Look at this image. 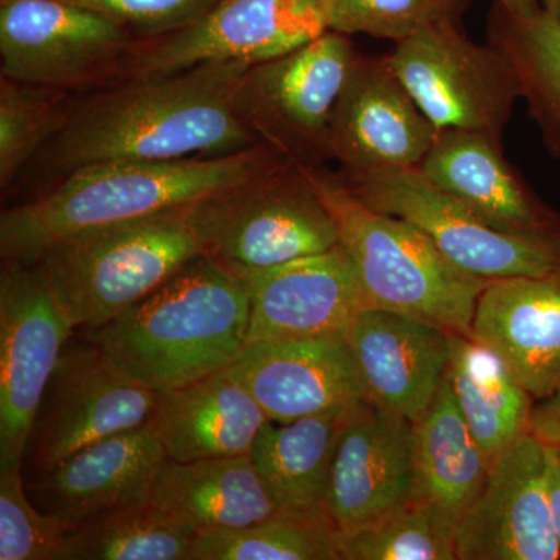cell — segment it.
Wrapping results in <instances>:
<instances>
[{"mask_svg":"<svg viewBox=\"0 0 560 560\" xmlns=\"http://www.w3.org/2000/svg\"><path fill=\"white\" fill-rule=\"evenodd\" d=\"M138 38L117 22L65 0H0L5 79L66 92L119 80Z\"/></svg>","mask_w":560,"mask_h":560,"instance_id":"cell-10","label":"cell"},{"mask_svg":"<svg viewBox=\"0 0 560 560\" xmlns=\"http://www.w3.org/2000/svg\"><path fill=\"white\" fill-rule=\"evenodd\" d=\"M194 206L81 232L32 261L70 326H105L205 256Z\"/></svg>","mask_w":560,"mask_h":560,"instance_id":"cell-5","label":"cell"},{"mask_svg":"<svg viewBox=\"0 0 560 560\" xmlns=\"http://www.w3.org/2000/svg\"><path fill=\"white\" fill-rule=\"evenodd\" d=\"M249 315L241 279L205 254L83 335L136 382L167 393L226 370L248 341Z\"/></svg>","mask_w":560,"mask_h":560,"instance_id":"cell-3","label":"cell"},{"mask_svg":"<svg viewBox=\"0 0 560 560\" xmlns=\"http://www.w3.org/2000/svg\"><path fill=\"white\" fill-rule=\"evenodd\" d=\"M70 92L0 80V187L9 189L60 130Z\"/></svg>","mask_w":560,"mask_h":560,"instance_id":"cell-31","label":"cell"},{"mask_svg":"<svg viewBox=\"0 0 560 560\" xmlns=\"http://www.w3.org/2000/svg\"><path fill=\"white\" fill-rule=\"evenodd\" d=\"M73 329L38 265L0 272V467H22L44 390Z\"/></svg>","mask_w":560,"mask_h":560,"instance_id":"cell-13","label":"cell"},{"mask_svg":"<svg viewBox=\"0 0 560 560\" xmlns=\"http://www.w3.org/2000/svg\"><path fill=\"white\" fill-rule=\"evenodd\" d=\"M160 393L110 363L97 345L70 338L44 390L22 474H39L86 445L150 422Z\"/></svg>","mask_w":560,"mask_h":560,"instance_id":"cell-11","label":"cell"},{"mask_svg":"<svg viewBox=\"0 0 560 560\" xmlns=\"http://www.w3.org/2000/svg\"><path fill=\"white\" fill-rule=\"evenodd\" d=\"M489 43L511 61L541 143L560 161V22L545 9L518 16L495 5Z\"/></svg>","mask_w":560,"mask_h":560,"instance_id":"cell-28","label":"cell"},{"mask_svg":"<svg viewBox=\"0 0 560 560\" xmlns=\"http://www.w3.org/2000/svg\"><path fill=\"white\" fill-rule=\"evenodd\" d=\"M368 208L411 223L463 270L488 280L560 270V238H528L493 230L419 167L335 173Z\"/></svg>","mask_w":560,"mask_h":560,"instance_id":"cell-8","label":"cell"},{"mask_svg":"<svg viewBox=\"0 0 560 560\" xmlns=\"http://www.w3.org/2000/svg\"><path fill=\"white\" fill-rule=\"evenodd\" d=\"M495 2L501 9L510 11L512 14H518V16H526V14H533L544 9L541 0H495Z\"/></svg>","mask_w":560,"mask_h":560,"instance_id":"cell-38","label":"cell"},{"mask_svg":"<svg viewBox=\"0 0 560 560\" xmlns=\"http://www.w3.org/2000/svg\"><path fill=\"white\" fill-rule=\"evenodd\" d=\"M393 68L438 130L481 131L504 139L521 83L492 43H474L456 21L430 22L396 43Z\"/></svg>","mask_w":560,"mask_h":560,"instance_id":"cell-9","label":"cell"},{"mask_svg":"<svg viewBox=\"0 0 560 560\" xmlns=\"http://www.w3.org/2000/svg\"><path fill=\"white\" fill-rule=\"evenodd\" d=\"M438 131L401 83L389 54L359 51L331 116V161L340 173L419 167Z\"/></svg>","mask_w":560,"mask_h":560,"instance_id":"cell-15","label":"cell"},{"mask_svg":"<svg viewBox=\"0 0 560 560\" xmlns=\"http://www.w3.org/2000/svg\"><path fill=\"white\" fill-rule=\"evenodd\" d=\"M548 0H541V7L547 5Z\"/></svg>","mask_w":560,"mask_h":560,"instance_id":"cell-40","label":"cell"},{"mask_svg":"<svg viewBox=\"0 0 560 560\" xmlns=\"http://www.w3.org/2000/svg\"><path fill=\"white\" fill-rule=\"evenodd\" d=\"M338 548L340 560H458L455 528L418 501L340 533Z\"/></svg>","mask_w":560,"mask_h":560,"instance_id":"cell-32","label":"cell"},{"mask_svg":"<svg viewBox=\"0 0 560 560\" xmlns=\"http://www.w3.org/2000/svg\"><path fill=\"white\" fill-rule=\"evenodd\" d=\"M445 381L490 464L530 434L536 399L488 346L451 334Z\"/></svg>","mask_w":560,"mask_h":560,"instance_id":"cell-27","label":"cell"},{"mask_svg":"<svg viewBox=\"0 0 560 560\" xmlns=\"http://www.w3.org/2000/svg\"><path fill=\"white\" fill-rule=\"evenodd\" d=\"M530 434L545 445L560 447V385L551 396L534 405L530 416Z\"/></svg>","mask_w":560,"mask_h":560,"instance_id":"cell-36","label":"cell"},{"mask_svg":"<svg viewBox=\"0 0 560 560\" xmlns=\"http://www.w3.org/2000/svg\"><path fill=\"white\" fill-rule=\"evenodd\" d=\"M548 492H550L552 517L560 540V447L547 445Z\"/></svg>","mask_w":560,"mask_h":560,"instance_id":"cell-37","label":"cell"},{"mask_svg":"<svg viewBox=\"0 0 560 560\" xmlns=\"http://www.w3.org/2000/svg\"><path fill=\"white\" fill-rule=\"evenodd\" d=\"M371 307L401 313L471 338L490 280L463 270L408 221L368 208L326 168H311Z\"/></svg>","mask_w":560,"mask_h":560,"instance_id":"cell-4","label":"cell"},{"mask_svg":"<svg viewBox=\"0 0 560 560\" xmlns=\"http://www.w3.org/2000/svg\"><path fill=\"white\" fill-rule=\"evenodd\" d=\"M268 416L226 370L160 393L150 425L167 458L187 460L249 455Z\"/></svg>","mask_w":560,"mask_h":560,"instance_id":"cell-23","label":"cell"},{"mask_svg":"<svg viewBox=\"0 0 560 560\" xmlns=\"http://www.w3.org/2000/svg\"><path fill=\"white\" fill-rule=\"evenodd\" d=\"M490 467L444 378L429 410L412 423V501L456 529L485 488Z\"/></svg>","mask_w":560,"mask_h":560,"instance_id":"cell-25","label":"cell"},{"mask_svg":"<svg viewBox=\"0 0 560 560\" xmlns=\"http://www.w3.org/2000/svg\"><path fill=\"white\" fill-rule=\"evenodd\" d=\"M544 9L550 11L552 16L560 22V0H548Z\"/></svg>","mask_w":560,"mask_h":560,"instance_id":"cell-39","label":"cell"},{"mask_svg":"<svg viewBox=\"0 0 560 560\" xmlns=\"http://www.w3.org/2000/svg\"><path fill=\"white\" fill-rule=\"evenodd\" d=\"M195 537L187 523L139 504L69 529L60 560H189Z\"/></svg>","mask_w":560,"mask_h":560,"instance_id":"cell-30","label":"cell"},{"mask_svg":"<svg viewBox=\"0 0 560 560\" xmlns=\"http://www.w3.org/2000/svg\"><path fill=\"white\" fill-rule=\"evenodd\" d=\"M458 560H558L548 492L547 445L534 434L490 467L480 495L455 529Z\"/></svg>","mask_w":560,"mask_h":560,"instance_id":"cell-14","label":"cell"},{"mask_svg":"<svg viewBox=\"0 0 560 560\" xmlns=\"http://www.w3.org/2000/svg\"><path fill=\"white\" fill-rule=\"evenodd\" d=\"M471 338L492 349L536 400L560 385V270L490 280Z\"/></svg>","mask_w":560,"mask_h":560,"instance_id":"cell-22","label":"cell"},{"mask_svg":"<svg viewBox=\"0 0 560 560\" xmlns=\"http://www.w3.org/2000/svg\"><path fill=\"white\" fill-rule=\"evenodd\" d=\"M151 503L187 523L197 534L238 529L280 510L249 455L161 464Z\"/></svg>","mask_w":560,"mask_h":560,"instance_id":"cell-24","label":"cell"},{"mask_svg":"<svg viewBox=\"0 0 560 560\" xmlns=\"http://www.w3.org/2000/svg\"><path fill=\"white\" fill-rule=\"evenodd\" d=\"M246 62L124 80L72 102L60 130L31 165L65 178L91 165L226 156L259 145L235 106Z\"/></svg>","mask_w":560,"mask_h":560,"instance_id":"cell-1","label":"cell"},{"mask_svg":"<svg viewBox=\"0 0 560 560\" xmlns=\"http://www.w3.org/2000/svg\"><path fill=\"white\" fill-rule=\"evenodd\" d=\"M267 143L226 156L125 161L69 173L50 190L3 210L0 256L32 264L55 243L209 200L282 160Z\"/></svg>","mask_w":560,"mask_h":560,"instance_id":"cell-2","label":"cell"},{"mask_svg":"<svg viewBox=\"0 0 560 560\" xmlns=\"http://www.w3.org/2000/svg\"><path fill=\"white\" fill-rule=\"evenodd\" d=\"M348 342L366 399L412 423L422 418L445 378L451 331L368 307L350 326Z\"/></svg>","mask_w":560,"mask_h":560,"instance_id":"cell-21","label":"cell"},{"mask_svg":"<svg viewBox=\"0 0 560 560\" xmlns=\"http://www.w3.org/2000/svg\"><path fill=\"white\" fill-rule=\"evenodd\" d=\"M226 371L272 422L368 400L348 337L338 335L248 342Z\"/></svg>","mask_w":560,"mask_h":560,"instance_id":"cell-18","label":"cell"},{"mask_svg":"<svg viewBox=\"0 0 560 560\" xmlns=\"http://www.w3.org/2000/svg\"><path fill=\"white\" fill-rule=\"evenodd\" d=\"M206 256L228 270H260L340 243L311 167L282 158L267 171L194 206Z\"/></svg>","mask_w":560,"mask_h":560,"instance_id":"cell-6","label":"cell"},{"mask_svg":"<svg viewBox=\"0 0 560 560\" xmlns=\"http://www.w3.org/2000/svg\"><path fill=\"white\" fill-rule=\"evenodd\" d=\"M164 445L150 425L86 445L50 469L24 478L36 508L72 529L110 512L151 503Z\"/></svg>","mask_w":560,"mask_h":560,"instance_id":"cell-17","label":"cell"},{"mask_svg":"<svg viewBox=\"0 0 560 560\" xmlns=\"http://www.w3.org/2000/svg\"><path fill=\"white\" fill-rule=\"evenodd\" d=\"M419 168L493 230L517 237L560 238L559 210L534 191L495 136L440 130Z\"/></svg>","mask_w":560,"mask_h":560,"instance_id":"cell-19","label":"cell"},{"mask_svg":"<svg viewBox=\"0 0 560 560\" xmlns=\"http://www.w3.org/2000/svg\"><path fill=\"white\" fill-rule=\"evenodd\" d=\"M324 32L318 0H220L178 32L139 39L117 81L172 75L205 62L259 65Z\"/></svg>","mask_w":560,"mask_h":560,"instance_id":"cell-12","label":"cell"},{"mask_svg":"<svg viewBox=\"0 0 560 560\" xmlns=\"http://www.w3.org/2000/svg\"><path fill=\"white\" fill-rule=\"evenodd\" d=\"M412 501V422L361 401L331 464L326 506L340 533Z\"/></svg>","mask_w":560,"mask_h":560,"instance_id":"cell-20","label":"cell"},{"mask_svg":"<svg viewBox=\"0 0 560 560\" xmlns=\"http://www.w3.org/2000/svg\"><path fill=\"white\" fill-rule=\"evenodd\" d=\"M232 275L241 279L249 298L246 345L276 338L348 337L357 315L371 307L340 243L326 253Z\"/></svg>","mask_w":560,"mask_h":560,"instance_id":"cell-16","label":"cell"},{"mask_svg":"<svg viewBox=\"0 0 560 560\" xmlns=\"http://www.w3.org/2000/svg\"><path fill=\"white\" fill-rule=\"evenodd\" d=\"M350 36L327 31L275 60L250 66L235 106L261 143L304 167L331 161L335 105L355 61Z\"/></svg>","mask_w":560,"mask_h":560,"instance_id":"cell-7","label":"cell"},{"mask_svg":"<svg viewBox=\"0 0 560 560\" xmlns=\"http://www.w3.org/2000/svg\"><path fill=\"white\" fill-rule=\"evenodd\" d=\"M68 530L33 504L22 467H0V560H60Z\"/></svg>","mask_w":560,"mask_h":560,"instance_id":"cell-34","label":"cell"},{"mask_svg":"<svg viewBox=\"0 0 560 560\" xmlns=\"http://www.w3.org/2000/svg\"><path fill=\"white\" fill-rule=\"evenodd\" d=\"M127 28L138 39L178 32L200 20L220 0H65Z\"/></svg>","mask_w":560,"mask_h":560,"instance_id":"cell-35","label":"cell"},{"mask_svg":"<svg viewBox=\"0 0 560 560\" xmlns=\"http://www.w3.org/2000/svg\"><path fill=\"white\" fill-rule=\"evenodd\" d=\"M338 539L326 508L279 510L245 528L197 534L189 560H340Z\"/></svg>","mask_w":560,"mask_h":560,"instance_id":"cell-29","label":"cell"},{"mask_svg":"<svg viewBox=\"0 0 560 560\" xmlns=\"http://www.w3.org/2000/svg\"><path fill=\"white\" fill-rule=\"evenodd\" d=\"M327 31L399 43L430 22L456 21L469 0H318Z\"/></svg>","mask_w":560,"mask_h":560,"instance_id":"cell-33","label":"cell"},{"mask_svg":"<svg viewBox=\"0 0 560 560\" xmlns=\"http://www.w3.org/2000/svg\"><path fill=\"white\" fill-rule=\"evenodd\" d=\"M360 404L261 427L249 456L280 510L324 506L335 453Z\"/></svg>","mask_w":560,"mask_h":560,"instance_id":"cell-26","label":"cell"}]
</instances>
